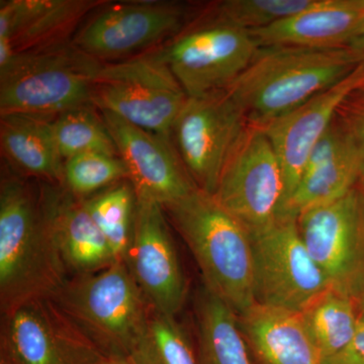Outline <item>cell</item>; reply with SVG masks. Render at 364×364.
<instances>
[{
    "label": "cell",
    "instance_id": "obj_1",
    "mask_svg": "<svg viewBox=\"0 0 364 364\" xmlns=\"http://www.w3.org/2000/svg\"><path fill=\"white\" fill-rule=\"evenodd\" d=\"M67 273L41 182L30 183L6 167L0 183L2 314L52 298L65 284Z\"/></svg>",
    "mask_w": 364,
    "mask_h": 364
},
{
    "label": "cell",
    "instance_id": "obj_2",
    "mask_svg": "<svg viewBox=\"0 0 364 364\" xmlns=\"http://www.w3.org/2000/svg\"><path fill=\"white\" fill-rule=\"evenodd\" d=\"M358 65L346 48L260 47L227 90L249 124L262 128L336 85Z\"/></svg>",
    "mask_w": 364,
    "mask_h": 364
},
{
    "label": "cell",
    "instance_id": "obj_3",
    "mask_svg": "<svg viewBox=\"0 0 364 364\" xmlns=\"http://www.w3.org/2000/svg\"><path fill=\"white\" fill-rule=\"evenodd\" d=\"M163 208L193 254L203 287L237 316L253 306L252 247L246 228L198 188Z\"/></svg>",
    "mask_w": 364,
    "mask_h": 364
},
{
    "label": "cell",
    "instance_id": "obj_4",
    "mask_svg": "<svg viewBox=\"0 0 364 364\" xmlns=\"http://www.w3.org/2000/svg\"><path fill=\"white\" fill-rule=\"evenodd\" d=\"M48 301L98 348L127 359L145 338L152 312L124 261L67 279Z\"/></svg>",
    "mask_w": 364,
    "mask_h": 364
},
{
    "label": "cell",
    "instance_id": "obj_5",
    "mask_svg": "<svg viewBox=\"0 0 364 364\" xmlns=\"http://www.w3.org/2000/svg\"><path fill=\"white\" fill-rule=\"evenodd\" d=\"M102 62L72 43L16 54L0 69V116L21 114L56 117L93 107Z\"/></svg>",
    "mask_w": 364,
    "mask_h": 364
},
{
    "label": "cell",
    "instance_id": "obj_6",
    "mask_svg": "<svg viewBox=\"0 0 364 364\" xmlns=\"http://www.w3.org/2000/svg\"><path fill=\"white\" fill-rule=\"evenodd\" d=\"M188 97L157 48L134 58L102 63L93 107L143 130L171 138L172 127Z\"/></svg>",
    "mask_w": 364,
    "mask_h": 364
},
{
    "label": "cell",
    "instance_id": "obj_7",
    "mask_svg": "<svg viewBox=\"0 0 364 364\" xmlns=\"http://www.w3.org/2000/svg\"><path fill=\"white\" fill-rule=\"evenodd\" d=\"M247 30L210 14L196 21L159 52L188 97L227 90L259 50Z\"/></svg>",
    "mask_w": 364,
    "mask_h": 364
},
{
    "label": "cell",
    "instance_id": "obj_8",
    "mask_svg": "<svg viewBox=\"0 0 364 364\" xmlns=\"http://www.w3.org/2000/svg\"><path fill=\"white\" fill-rule=\"evenodd\" d=\"M247 117L227 90L188 97L172 127L171 141L196 188L214 195Z\"/></svg>",
    "mask_w": 364,
    "mask_h": 364
},
{
    "label": "cell",
    "instance_id": "obj_9",
    "mask_svg": "<svg viewBox=\"0 0 364 364\" xmlns=\"http://www.w3.org/2000/svg\"><path fill=\"white\" fill-rule=\"evenodd\" d=\"M250 238L255 303L301 312L329 289L301 239L296 219L279 217Z\"/></svg>",
    "mask_w": 364,
    "mask_h": 364
},
{
    "label": "cell",
    "instance_id": "obj_10",
    "mask_svg": "<svg viewBox=\"0 0 364 364\" xmlns=\"http://www.w3.org/2000/svg\"><path fill=\"white\" fill-rule=\"evenodd\" d=\"M188 7L176 2L104 4L74 33V47L102 63L124 61L166 44L186 28Z\"/></svg>",
    "mask_w": 364,
    "mask_h": 364
},
{
    "label": "cell",
    "instance_id": "obj_11",
    "mask_svg": "<svg viewBox=\"0 0 364 364\" xmlns=\"http://www.w3.org/2000/svg\"><path fill=\"white\" fill-rule=\"evenodd\" d=\"M296 223L329 287L355 301L364 289V189L306 210Z\"/></svg>",
    "mask_w": 364,
    "mask_h": 364
},
{
    "label": "cell",
    "instance_id": "obj_12",
    "mask_svg": "<svg viewBox=\"0 0 364 364\" xmlns=\"http://www.w3.org/2000/svg\"><path fill=\"white\" fill-rule=\"evenodd\" d=\"M213 196L249 234L277 221L284 200V173L262 128L249 124L228 159Z\"/></svg>",
    "mask_w": 364,
    "mask_h": 364
},
{
    "label": "cell",
    "instance_id": "obj_13",
    "mask_svg": "<svg viewBox=\"0 0 364 364\" xmlns=\"http://www.w3.org/2000/svg\"><path fill=\"white\" fill-rule=\"evenodd\" d=\"M124 262L151 309L176 317L188 298V284L159 203L136 200L133 235Z\"/></svg>",
    "mask_w": 364,
    "mask_h": 364
},
{
    "label": "cell",
    "instance_id": "obj_14",
    "mask_svg": "<svg viewBox=\"0 0 364 364\" xmlns=\"http://www.w3.org/2000/svg\"><path fill=\"white\" fill-rule=\"evenodd\" d=\"M100 116L126 165L136 200L164 208L196 189L171 138L143 130L111 112H100Z\"/></svg>",
    "mask_w": 364,
    "mask_h": 364
},
{
    "label": "cell",
    "instance_id": "obj_15",
    "mask_svg": "<svg viewBox=\"0 0 364 364\" xmlns=\"http://www.w3.org/2000/svg\"><path fill=\"white\" fill-rule=\"evenodd\" d=\"M363 85L364 63L359 64L336 85L262 127L277 153L284 173L282 208L298 188L306 158L314 145L329 128L346 98Z\"/></svg>",
    "mask_w": 364,
    "mask_h": 364
},
{
    "label": "cell",
    "instance_id": "obj_16",
    "mask_svg": "<svg viewBox=\"0 0 364 364\" xmlns=\"http://www.w3.org/2000/svg\"><path fill=\"white\" fill-rule=\"evenodd\" d=\"M105 4L100 0H1L0 69L16 54L67 44L86 14Z\"/></svg>",
    "mask_w": 364,
    "mask_h": 364
},
{
    "label": "cell",
    "instance_id": "obj_17",
    "mask_svg": "<svg viewBox=\"0 0 364 364\" xmlns=\"http://www.w3.org/2000/svg\"><path fill=\"white\" fill-rule=\"evenodd\" d=\"M40 182L67 272L73 277L90 274L119 262L83 200L71 195L61 184Z\"/></svg>",
    "mask_w": 364,
    "mask_h": 364
},
{
    "label": "cell",
    "instance_id": "obj_18",
    "mask_svg": "<svg viewBox=\"0 0 364 364\" xmlns=\"http://www.w3.org/2000/svg\"><path fill=\"white\" fill-rule=\"evenodd\" d=\"M363 18L358 0H317L301 13L249 32L259 47L335 49L348 45Z\"/></svg>",
    "mask_w": 364,
    "mask_h": 364
},
{
    "label": "cell",
    "instance_id": "obj_19",
    "mask_svg": "<svg viewBox=\"0 0 364 364\" xmlns=\"http://www.w3.org/2000/svg\"><path fill=\"white\" fill-rule=\"evenodd\" d=\"M237 317L258 364L323 363L301 312L255 303Z\"/></svg>",
    "mask_w": 364,
    "mask_h": 364
},
{
    "label": "cell",
    "instance_id": "obj_20",
    "mask_svg": "<svg viewBox=\"0 0 364 364\" xmlns=\"http://www.w3.org/2000/svg\"><path fill=\"white\" fill-rule=\"evenodd\" d=\"M54 117L0 116V145L9 168L25 177L61 184L64 160L53 136Z\"/></svg>",
    "mask_w": 364,
    "mask_h": 364
},
{
    "label": "cell",
    "instance_id": "obj_21",
    "mask_svg": "<svg viewBox=\"0 0 364 364\" xmlns=\"http://www.w3.org/2000/svg\"><path fill=\"white\" fill-rule=\"evenodd\" d=\"M2 315L0 364H68L44 301L16 306Z\"/></svg>",
    "mask_w": 364,
    "mask_h": 364
},
{
    "label": "cell",
    "instance_id": "obj_22",
    "mask_svg": "<svg viewBox=\"0 0 364 364\" xmlns=\"http://www.w3.org/2000/svg\"><path fill=\"white\" fill-rule=\"evenodd\" d=\"M198 364H253L234 311L203 287L196 299Z\"/></svg>",
    "mask_w": 364,
    "mask_h": 364
},
{
    "label": "cell",
    "instance_id": "obj_23",
    "mask_svg": "<svg viewBox=\"0 0 364 364\" xmlns=\"http://www.w3.org/2000/svg\"><path fill=\"white\" fill-rule=\"evenodd\" d=\"M360 158L351 143L339 156L301 179L279 217L298 219L306 210L343 198L356 188V183L360 181Z\"/></svg>",
    "mask_w": 364,
    "mask_h": 364
},
{
    "label": "cell",
    "instance_id": "obj_24",
    "mask_svg": "<svg viewBox=\"0 0 364 364\" xmlns=\"http://www.w3.org/2000/svg\"><path fill=\"white\" fill-rule=\"evenodd\" d=\"M301 313L323 359L342 350L353 338L359 324L354 299L331 287Z\"/></svg>",
    "mask_w": 364,
    "mask_h": 364
},
{
    "label": "cell",
    "instance_id": "obj_25",
    "mask_svg": "<svg viewBox=\"0 0 364 364\" xmlns=\"http://www.w3.org/2000/svg\"><path fill=\"white\" fill-rule=\"evenodd\" d=\"M83 202L111 245L117 259L126 260L133 235L136 205V196L131 182H117Z\"/></svg>",
    "mask_w": 364,
    "mask_h": 364
},
{
    "label": "cell",
    "instance_id": "obj_26",
    "mask_svg": "<svg viewBox=\"0 0 364 364\" xmlns=\"http://www.w3.org/2000/svg\"><path fill=\"white\" fill-rule=\"evenodd\" d=\"M53 136L64 161L85 153L119 156L111 134L95 107L59 114L52 119Z\"/></svg>",
    "mask_w": 364,
    "mask_h": 364
},
{
    "label": "cell",
    "instance_id": "obj_27",
    "mask_svg": "<svg viewBox=\"0 0 364 364\" xmlns=\"http://www.w3.org/2000/svg\"><path fill=\"white\" fill-rule=\"evenodd\" d=\"M128 360L133 364H198L196 348L176 317L153 310L147 334Z\"/></svg>",
    "mask_w": 364,
    "mask_h": 364
},
{
    "label": "cell",
    "instance_id": "obj_28",
    "mask_svg": "<svg viewBox=\"0 0 364 364\" xmlns=\"http://www.w3.org/2000/svg\"><path fill=\"white\" fill-rule=\"evenodd\" d=\"M124 181H129L128 170L119 156L85 153L64 162L61 186L71 195L85 200Z\"/></svg>",
    "mask_w": 364,
    "mask_h": 364
},
{
    "label": "cell",
    "instance_id": "obj_29",
    "mask_svg": "<svg viewBox=\"0 0 364 364\" xmlns=\"http://www.w3.org/2000/svg\"><path fill=\"white\" fill-rule=\"evenodd\" d=\"M317 0H226L215 6L212 16L244 30L267 28L316 4Z\"/></svg>",
    "mask_w": 364,
    "mask_h": 364
},
{
    "label": "cell",
    "instance_id": "obj_30",
    "mask_svg": "<svg viewBox=\"0 0 364 364\" xmlns=\"http://www.w3.org/2000/svg\"><path fill=\"white\" fill-rule=\"evenodd\" d=\"M45 305L67 363L133 364L127 358L107 353L95 346L52 305L51 301H45Z\"/></svg>",
    "mask_w": 364,
    "mask_h": 364
},
{
    "label": "cell",
    "instance_id": "obj_31",
    "mask_svg": "<svg viewBox=\"0 0 364 364\" xmlns=\"http://www.w3.org/2000/svg\"><path fill=\"white\" fill-rule=\"evenodd\" d=\"M337 117L358 150L361 162L359 182L364 189V85L346 98Z\"/></svg>",
    "mask_w": 364,
    "mask_h": 364
},
{
    "label": "cell",
    "instance_id": "obj_32",
    "mask_svg": "<svg viewBox=\"0 0 364 364\" xmlns=\"http://www.w3.org/2000/svg\"><path fill=\"white\" fill-rule=\"evenodd\" d=\"M322 364H364V325L359 323L351 341L334 355L323 359Z\"/></svg>",
    "mask_w": 364,
    "mask_h": 364
},
{
    "label": "cell",
    "instance_id": "obj_33",
    "mask_svg": "<svg viewBox=\"0 0 364 364\" xmlns=\"http://www.w3.org/2000/svg\"><path fill=\"white\" fill-rule=\"evenodd\" d=\"M345 48L350 52L358 64L364 63V18L358 32Z\"/></svg>",
    "mask_w": 364,
    "mask_h": 364
},
{
    "label": "cell",
    "instance_id": "obj_34",
    "mask_svg": "<svg viewBox=\"0 0 364 364\" xmlns=\"http://www.w3.org/2000/svg\"><path fill=\"white\" fill-rule=\"evenodd\" d=\"M356 313H358V323L364 325V289L360 296L355 299Z\"/></svg>",
    "mask_w": 364,
    "mask_h": 364
}]
</instances>
